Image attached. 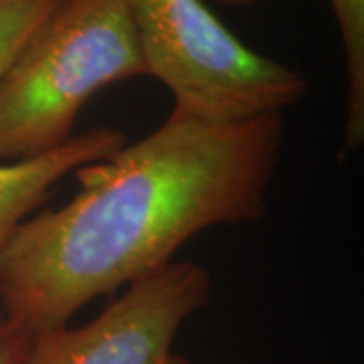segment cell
<instances>
[{"label": "cell", "mask_w": 364, "mask_h": 364, "mask_svg": "<svg viewBox=\"0 0 364 364\" xmlns=\"http://www.w3.org/2000/svg\"><path fill=\"white\" fill-rule=\"evenodd\" d=\"M338 25L346 77V128L344 138L350 150L360 148L364 140V0H328Z\"/></svg>", "instance_id": "8992f818"}, {"label": "cell", "mask_w": 364, "mask_h": 364, "mask_svg": "<svg viewBox=\"0 0 364 364\" xmlns=\"http://www.w3.org/2000/svg\"><path fill=\"white\" fill-rule=\"evenodd\" d=\"M210 291L205 267L172 261L134 282L90 324L35 334L25 364H168L178 330Z\"/></svg>", "instance_id": "277c9868"}, {"label": "cell", "mask_w": 364, "mask_h": 364, "mask_svg": "<svg viewBox=\"0 0 364 364\" xmlns=\"http://www.w3.org/2000/svg\"><path fill=\"white\" fill-rule=\"evenodd\" d=\"M282 116L205 124L170 114L152 134L75 170L77 195L31 215L0 251V310L28 336L172 263L200 231L265 213Z\"/></svg>", "instance_id": "6da1fadb"}, {"label": "cell", "mask_w": 364, "mask_h": 364, "mask_svg": "<svg viewBox=\"0 0 364 364\" xmlns=\"http://www.w3.org/2000/svg\"><path fill=\"white\" fill-rule=\"evenodd\" d=\"M215 4L225 6V9H231V11H245V9H253L265 0H213Z\"/></svg>", "instance_id": "9c48e42d"}, {"label": "cell", "mask_w": 364, "mask_h": 364, "mask_svg": "<svg viewBox=\"0 0 364 364\" xmlns=\"http://www.w3.org/2000/svg\"><path fill=\"white\" fill-rule=\"evenodd\" d=\"M142 75L124 0H65L0 81V162L61 148L97 91Z\"/></svg>", "instance_id": "7a4b0ae2"}, {"label": "cell", "mask_w": 364, "mask_h": 364, "mask_svg": "<svg viewBox=\"0 0 364 364\" xmlns=\"http://www.w3.org/2000/svg\"><path fill=\"white\" fill-rule=\"evenodd\" d=\"M146 77L172 93V116L235 124L282 116L304 100L306 75L253 51L205 0H124Z\"/></svg>", "instance_id": "3957f363"}, {"label": "cell", "mask_w": 364, "mask_h": 364, "mask_svg": "<svg viewBox=\"0 0 364 364\" xmlns=\"http://www.w3.org/2000/svg\"><path fill=\"white\" fill-rule=\"evenodd\" d=\"M168 364H188V360H186V358H182V356H178V354H172V358L168 360Z\"/></svg>", "instance_id": "30bf717a"}, {"label": "cell", "mask_w": 364, "mask_h": 364, "mask_svg": "<svg viewBox=\"0 0 364 364\" xmlns=\"http://www.w3.org/2000/svg\"><path fill=\"white\" fill-rule=\"evenodd\" d=\"M65 0H0V81Z\"/></svg>", "instance_id": "52a82bcc"}, {"label": "cell", "mask_w": 364, "mask_h": 364, "mask_svg": "<svg viewBox=\"0 0 364 364\" xmlns=\"http://www.w3.org/2000/svg\"><path fill=\"white\" fill-rule=\"evenodd\" d=\"M126 144L116 128L75 134L61 148L18 162H0V251L23 223L49 198L53 186L69 172L104 160Z\"/></svg>", "instance_id": "5b68a950"}, {"label": "cell", "mask_w": 364, "mask_h": 364, "mask_svg": "<svg viewBox=\"0 0 364 364\" xmlns=\"http://www.w3.org/2000/svg\"><path fill=\"white\" fill-rule=\"evenodd\" d=\"M33 336L0 316V364H25Z\"/></svg>", "instance_id": "ba28073f"}]
</instances>
